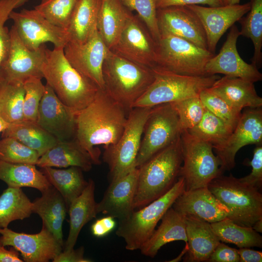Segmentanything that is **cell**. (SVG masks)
Returning <instances> with one entry per match:
<instances>
[{
    "label": "cell",
    "instance_id": "obj_1",
    "mask_svg": "<svg viewBox=\"0 0 262 262\" xmlns=\"http://www.w3.org/2000/svg\"><path fill=\"white\" fill-rule=\"evenodd\" d=\"M124 108L105 89H99L93 100L76 114L75 139L90 154L95 164H100L99 149L117 143L128 116Z\"/></svg>",
    "mask_w": 262,
    "mask_h": 262
},
{
    "label": "cell",
    "instance_id": "obj_2",
    "mask_svg": "<svg viewBox=\"0 0 262 262\" xmlns=\"http://www.w3.org/2000/svg\"><path fill=\"white\" fill-rule=\"evenodd\" d=\"M63 49L47 48L41 70L58 98L77 114L93 100L100 88L70 65Z\"/></svg>",
    "mask_w": 262,
    "mask_h": 262
},
{
    "label": "cell",
    "instance_id": "obj_3",
    "mask_svg": "<svg viewBox=\"0 0 262 262\" xmlns=\"http://www.w3.org/2000/svg\"><path fill=\"white\" fill-rule=\"evenodd\" d=\"M182 164L180 137L138 167L134 210L142 208L169 191L180 177Z\"/></svg>",
    "mask_w": 262,
    "mask_h": 262
},
{
    "label": "cell",
    "instance_id": "obj_4",
    "mask_svg": "<svg viewBox=\"0 0 262 262\" xmlns=\"http://www.w3.org/2000/svg\"><path fill=\"white\" fill-rule=\"evenodd\" d=\"M102 75L104 89L128 115L154 80L151 68L131 61L109 49Z\"/></svg>",
    "mask_w": 262,
    "mask_h": 262
},
{
    "label": "cell",
    "instance_id": "obj_5",
    "mask_svg": "<svg viewBox=\"0 0 262 262\" xmlns=\"http://www.w3.org/2000/svg\"><path fill=\"white\" fill-rule=\"evenodd\" d=\"M154 80L137 100L134 107H152L183 99L198 97L220 77L217 75L187 76L175 73L157 66L151 67Z\"/></svg>",
    "mask_w": 262,
    "mask_h": 262
},
{
    "label": "cell",
    "instance_id": "obj_6",
    "mask_svg": "<svg viewBox=\"0 0 262 262\" xmlns=\"http://www.w3.org/2000/svg\"><path fill=\"white\" fill-rule=\"evenodd\" d=\"M209 190L229 210L228 218L237 225L252 227L262 219V195L255 187L231 174H223L208 185Z\"/></svg>",
    "mask_w": 262,
    "mask_h": 262
},
{
    "label": "cell",
    "instance_id": "obj_7",
    "mask_svg": "<svg viewBox=\"0 0 262 262\" xmlns=\"http://www.w3.org/2000/svg\"><path fill=\"white\" fill-rule=\"evenodd\" d=\"M184 190V180L179 177L165 194L142 208L134 210L127 218L119 221L116 234L124 239L126 249H140L165 213Z\"/></svg>",
    "mask_w": 262,
    "mask_h": 262
},
{
    "label": "cell",
    "instance_id": "obj_8",
    "mask_svg": "<svg viewBox=\"0 0 262 262\" xmlns=\"http://www.w3.org/2000/svg\"><path fill=\"white\" fill-rule=\"evenodd\" d=\"M180 144L183 165L180 177L185 182V190L207 187L215 178L223 174L220 162L213 152L212 144L181 131Z\"/></svg>",
    "mask_w": 262,
    "mask_h": 262
},
{
    "label": "cell",
    "instance_id": "obj_9",
    "mask_svg": "<svg viewBox=\"0 0 262 262\" xmlns=\"http://www.w3.org/2000/svg\"><path fill=\"white\" fill-rule=\"evenodd\" d=\"M152 107L133 108L128 115L118 141L104 148L103 160L108 165L111 181L126 175L136 167L144 126Z\"/></svg>",
    "mask_w": 262,
    "mask_h": 262
},
{
    "label": "cell",
    "instance_id": "obj_10",
    "mask_svg": "<svg viewBox=\"0 0 262 262\" xmlns=\"http://www.w3.org/2000/svg\"><path fill=\"white\" fill-rule=\"evenodd\" d=\"M214 55L184 39L161 34L157 42L155 65L168 71L183 75H206L205 67Z\"/></svg>",
    "mask_w": 262,
    "mask_h": 262
},
{
    "label": "cell",
    "instance_id": "obj_11",
    "mask_svg": "<svg viewBox=\"0 0 262 262\" xmlns=\"http://www.w3.org/2000/svg\"><path fill=\"white\" fill-rule=\"evenodd\" d=\"M181 132L178 114L171 103L153 107L144 126L135 167L175 141Z\"/></svg>",
    "mask_w": 262,
    "mask_h": 262
},
{
    "label": "cell",
    "instance_id": "obj_12",
    "mask_svg": "<svg viewBox=\"0 0 262 262\" xmlns=\"http://www.w3.org/2000/svg\"><path fill=\"white\" fill-rule=\"evenodd\" d=\"M9 19L13 20L19 38L29 49H36L46 42L52 43L55 48H64L69 41L66 30L52 24L34 9L13 10Z\"/></svg>",
    "mask_w": 262,
    "mask_h": 262
},
{
    "label": "cell",
    "instance_id": "obj_13",
    "mask_svg": "<svg viewBox=\"0 0 262 262\" xmlns=\"http://www.w3.org/2000/svg\"><path fill=\"white\" fill-rule=\"evenodd\" d=\"M10 46L5 59L0 66V81L23 82L31 77L43 78L41 70L47 47L42 45L29 49L19 38L13 25L10 29Z\"/></svg>",
    "mask_w": 262,
    "mask_h": 262
},
{
    "label": "cell",
    "instance_id": "obj_14",
    "mask_svg": "<svg viewBox=\"0 0 262 262\" xmlns=\"http://www.w3.org/2000/svg\"><path fill=\"white\" fill-rule=\"evenodd\" d=\"M137 16L130 15L115 44L110 49L139 65H155L157 42Z\"/></svg>",
    "mask_w": 262,
    "mask_h": 262
},
{
    "label": "cell",
    "instance_id": "obj_15",
    "mask_svg": "<svg viewBox=\"0 0 262 262\" xmlns=\"http://www.w3.org/2000/svg\"><path fill=\"white\" fill-rule=\"evenodd\" d=\"M0 244L11 246L21 253L26 262H48L61 252L63 246L44 225L36 234L14 231L0 228Z\"/></svg>",
    "mask_w": 262,
    "mask_h": 262
},
{
    "label": "cell",
    "instance_id": "obj_16",
    "mask_svg": "<svg viewBox=\"0 0 262 262\" xmlns=\"http://www.w3.org/2000/svg\"><path fill=\"white\" fill-rule=\"evenodd\" d=\"M262 144V109L246 108L227 141L213 149L220 162L222 173L235 165V158L238 150L248 145Z\"/></svg>",
    "mask_w": 262,
    "mask_h": 262
},
{
    "label": "cell",
    "instance_id": "obj_17",
    "mask_svg": "<svg viewBox=\"0 0 262 262\" xmlns=\"http://www.w3.org/2000/svg\"><path fill=\"white\" fill-rule=\"evenodd\" d=\"M109 49L98 30L86 42L68 41L63 49L70 65L101 89H104L102 67Z\"/></svg>",
    "mask_w": 262,
    "mask_h": 262
},
{
    "label": "cell",
    "instance_id": "obj_18",
    "mask_svg": "<svg viewBox=\"0 0 262 262\" xmlns=\"http://www.w3.org/2000/svg\"><path fill=\"white\" fill-rule=\"evenodd\" d=\"M241 35L234 24L230 29L227 39L219 53L213 56L207 63L205 71L206 75L223 74L254 83L262 80V74L252 64H248L239 55L237 42Z\"/></svg>",
    "mask_w": 262,
    "mask_h": 262
},
{
    "label": "cell",
    "instance_id": "obj_19",
    "mask_svg": "<svg viewBox=\"0 0 262 262\" xmlns=\"http://www.w3.org/2000/svg\"><path fill=\"white\" fill-rule=\"evenodd\" d=\"M76 114L58 98L46 83L36 123L59 142L75 139Z\"/></svg>",
    "mask_w": 262,
    "mask_h": 262
},
{
    "label": "cell",
    "instance_id": "obj_20",
    "mask_svg": "<svg viewBox=\"0 0 262 262\" xmlns=\"http://www.w3.org/2000/svg\"><path fill=\"white\" fill-rule=\"evenodd\" d=\"M157 17L160 34L175 35L208 49L202 24L197 16L186 6L158 8Z\"/></svg>",
    "mask_w": 262,
    "mask_h": 262
},
{
    "label": "cell",
    "instance_id": "obj_21",
    "mask_svg": "<svg viewBox=\"0 0 262 262\" xmlns=\"http://www.w3.org/2000/svg\"><path fill=\"white\" fill-rule=\"evenodd\" d=\"M198 17L206 33L208 49L214 53L217 44L224 33L248 12L250 2L243 4L206 7L187 5Z\"/></svg>",
    "mask_w": 262,
    "mask_h": 262
},
{
    "label": "cell",
    "instance_id": "obj_22",
    "mask_svg": "<svg viewBox=\"0 0 262 262\" xmlns=\"http://www.w3.org/2000/svg\"><path fill=\"white\" fill-rule=\"evenodd\" d=\"M172 207L185 217L212 223L228 218L229 212L208 187L184 190Z\"/></svg>",
    "mask_w": 262,
    "mask_h": 262
},
{
    "label": "cell",
    "instance_id": "obj_23",
    "mask_svg": "<svg viewBox=\"0 0 262 262\" xmlns=\"http://www.w3.org/2000/svg\"><path fill=\"white\" fill-rule=\"evenodd\" d=\"M135 167L126 175L111 181L101 200L97 203V212L117 218H127L134 211L133 201L138 175Z\"/></svg>",
    "mask_w": 262,
    "mask_h": 262
},
{
    "label": "cell",
    "instance_id": "obj_24",
    "mask_svg": "<svg viewBox=\"0 0 262 262\" xmlns=\"http://www.w3.org/2000/svg\"><path fill=\"white\" fill-rule=\"evenodd\" d=\"M210 89L240 111L262 106V98L258 95L254 83L241 78L224 76L216 80Z\"/></svg>",
    "mask_w": 262,
    "mask_h": 262
},
{
    "label": "cell",
    "instance_id": "obj_25",
    "mask_svg": "<svg viewBox=\"0 0 262 262\" xmlns=\"http://www.w3.org/2000/svg\"><path fill=\"white\" fill-rule=\"evenodd\" d=\"M93 164L90 154L74 139L58 142L39 157L36 166L40 168L76 166L87 172Z\"/></svg>",
    "mask_w": 262,
    "mask_h": 262
},
{
    "label": "cell",
    "instance_id": "obj_26",
    "mask_svg": "<svg viewBox=\"0 0 262 262\" xmlns=\"http://www.w3.org/2000/svg\"><path fill=\"white\" fill-rule=\"evenodd\" d=\"M161 220L158 229L140 248L141 253L146 256L154 258L163 246L171 242L180 240L187 244L184 216L171 206Z\"/></svg>",
    "mask_w": 262,
    "mask_h": 262
},
{
    "label": "cell",
    "instance_id": "obj_27",
    "mask_svg": "<svg viewBox=\"0 0 262 262\" xmlns=\"http://www.w3.org/2000/svg\"><path fill=\"white\" fill-rule=\"evenodd\" d=\"M185 220L188 250L184 262H207L220 241L210 223L189 217Z\"/></svg>",
    "mask_w": 262,
    "mask_h": 262
},
{
    "label": "cell",
    "instance_id": "obj_28",
    "mask_svg": "<svg viewBox=\"0 0 262 262\" xmlns=\"http://www.w3.org/2000/svg\"><path fill=\"white\" fill-rule=\"evenodd\" d=\"M41 193V196L33 202V213L39 215L43 225L64 247L62 226L67 211L65 200L59 192L51 185Z\"/></svg>",
    "mask_w": 262,
    "mask_h": 262
},
{
    "label": "cell",
    "instance_id": "obj_29",
    "mask_svg": "<svg viewBox=\"0 0 262 262\" xmlns=\"http://www.w3.org/2000/svg\"><path fill=\"white\" fill-rule=\"evenodd\" d=\"M95 184L90 179L82 194L75 199L68 209L69 214V230L64 246V250L74 248L82 227L96 218L98 214L97 203L95 199Z\"/></svg>",
    "mask_w": 262,
    "mask_h": 262
},
{
    "label": "cell",
    "instance_id": "obj_30",
    "mask_svg": "<svg viewBox=\"0 0 262 262\" xmlns=\"http://www.w3.org/2000/svg\"><path fill=\"white\" fill-rule=\"evenodd\" d=\"M131 14L120 0H99L97 30L109 49L115 44Z\"/></svg>",
    "mask_w": 262,
    "mask_h": 262
},
{
    "label": "cell",
    "instance_id": "obj_31",
    "mask_svg": "<svg viewBox=\"0 0 262 262\" xmlns=\"http://www.w3.org/2000/svg\"><path fill=\"white\" fill-rule=\"evenodd\" d=\"M13 137L36 151L40 157L59 141L36 122L22 119L9 123L1 138Z\"/></svg>",
    "mask_w": 262,
    "mask_h": 262
},
{
    "label": "cell",
    "instance_id": "obj_32",
    "mask_svg": "<svg viewBox=\"0 0 262 262\" xmlns=\"http://www.w3.org/2000/svg\"><path fill=\"white\" fill-rule=\"evenodd\" d=\"M99 0H78L66 31L69 41L83 43L97 31Z\"/></svg>",
    "mask_w": 262,
    "mask_h": 262
},
{
    "label": "cell",
    "instance_id": "obj_33",
    "mask_svg": "<svg viewBox=\"0 0 262 262\" xmlns=\"http://www.w3.org/2000/svg\"><path fill=\"white\" fill-rule=\"evenodd\" d=\"M40 170L49 183L61 194L67 211L72 201L82 194L88 184L82 169L78 167L63 169L45 167L41 168Z\"/></svg>",
    "mask_w": 262,
    "mask_h": 262
},
{
    "label": "cell",
    "instance_id": "obj_34",
    "mask_svg": "<svg viewBox=\"0 0 262 262\" xmlns=\"http://www.w3.org/2000/svg\"><path fill=\"white\" fill-rule=\"evenodd\" d=\"M0 180L8 187H24L36 189L41 192L51 185L46 176L36 165L11 163L0 160Z\"/></svg>",
    "mask_w": 262,
    "mask_h": 262
},
{
    "label": "cell",
    "instance_id": "obj_35",
    "mask_svg": "<svg viewBox=\"0 0 262 262\" xmlns=\"http://www.w3.org/2000/svg\"><path fill=\"white\" fill-rule=\"evenodd\" d=\"M33 213V202L21 188L8 187L0 196V228H7L16 220L28 218Z\"/></svg>",
    "mask_w": 262,
    "mask_h": 262
},
{
    "label": "cell",
    "instance_id": "obj_36",
    "mask_svg": "<svg viewBox=\"0 0 262 262\" xmlns=\"http://www.w3.org/2000/svg\"><path fill=\"white\" fill-rule=\"evenodd\" d=\"M210 224L220 241L239 248L262 247V237L252 227L237 225L228 218Z\"/></svg>",
    "mask_w": 262,
    "mask_h": 262
},
{
    "label": "cell",
    "instance_id": "obj_37",
    "mask_svg": "<svg viewBox=\"0 0 262 262\" xmlns=\"http://www.w3.org/2000/svg\"><path fill=\"white\" fill-rule=\"evenodd\" d=\"M23 83L0 81V116L7 123L23 119Z\"/></svg>",
    "mask_w": 262,
    "mask_h": 262
},
{
    "label": "cell",
    "instance_id": "obj_38",
    "mask_svg": "<svg viewBox=\"0 0 262 262\" xmlns=\"http://www.w3.org/2000/svg\"><path fill=\"white\" fill-rule=\"evenodd\" d=\"M250 9L246 16L238 22L241 25L240 35L250 38L254 52L251 64L258 68L262 64V0H250Z\"/></svg>",
    "mask_w": 262,
    "mask_h": 262
},
{
    "label": "cell",
    "instance_id": "obj_39",
    "mask_svg": "<svg viewBox=\"0 0 262 262\" xmlns=\"http://www.w3.org/2000/svg\"><path fill=\"white\" fill-rule=\"evenodd\" d=\"M187 131L192 135L212 144L213 149L223 145L233 131L223 120L206 109L199 122Z\"/></svg>",
    "mask_w": 262,
    "mask_h": 262
},
{
    "label": "cell",
    "instance_id": "obj_40",
    "mask_svg": "<svg viewBox=\"0 0 262 262\" xmlns=\"http://www.w3.org/2000/svg\"><path fill=\"white\" fill-rule=\"evenodd\" d=\"M78 0H41L34 9L52 24L66 30Z\"/></svg>",
    "mask_w": 262,
    "mask_h": 262
},
{
    "label": "cell",
    "instance_id": "obj_41",
    "mask_svg": "<svg viewBox=\"0 0 262 262\" xmlns=\"http://www.w3.org/2000/svg\"><path fill=\"white\" fill-rule=\"evenodd\" d=\"M199 97L205 108L223 120L233 131L241 117L242 111L229 104L209 88L202 90Z\"/></svg>",
    "mask_w": 262,
    "mask_h": 262
},
{
    "label": "cell",
    "instance_id": "obj_42",
    "mask_svg": "<svg viewBox=\"0 0 262 262\" xmlns=\"http://www.w3.org/2000/svg\"><path fill=\"white\" fill-rule=\"evenodd\" d=\"M40 156L33 149L13 137L0 140V160L11 163L36 165Z\"/></svg>",
    "mask_w": 262,
    "mask_h": 262
},
{
    "label": "cell",
    "instance_id": "obj_43",
    "mask_svg": "<svg viewBox=\"0 0 262 262\" xmlns=\"http://www.w3.org/2000/svg\"><path fill=\"white\" fill-rule=\"evenodd\" d=\"M171 103L178 114L181 131L189 130L195 127L201 120L206 109L199 96Z\"/></svg>",
    "mask_w": 262,
    "mask_h": 262
},
{
    "label": "cell",
    "instance_id": "obj_44",
    "mask_svg": "<svg viewBox=\"0 0 262 262\" xmlns=\"http://www.w3.org/2000/svg\"><path fill=\"white\" fill-rule=\"evenodd\" d=\"M130 10L135 11L155 41L160 37L157 17L156 0H120Z\"/></svg>",
    "mask_w": 262,
    "mask_h": 262
},
{
    "label": "cell",
    "instance_id": "obj_45",
    "mask_svg": "<svg viewBox=\"0 0 262 262\" xmlns=\"http://www.w3.org/2000/svg\"><path fill=\"white\" fill-rule=\"evenodd\" d=\"M41 80L39 78L31 77L23 82L24 119L36 122L39 104L45 90V85Z\"/></svg>",
    "mask_w": 262,
    "mask_h": 262
},
{
    "label": "cell",
    "instance_id": "obj_46",
    "mask_svg": "<svg viewBox=\"0 0 262 262\" xmlns=\"http://www.w3.org/2000/svg\"><path fill=\"white\" fill-rule=\"evenodd\" d=\"M29 0H0V66L8 55L10 46V30L5 26L11 12Z\"/></svg>",
    "mask_w": 262,
    "mask_h": 262
},
{
    "label": "cell",
    "instance_id": "obj_47",
    "mask_svg": "<svg viewBox=\"0 0 262 262\" xmlns=\"http://www.w3.org/2000/svg\"><path fill=\"white\" fill-rule=\"evenodd\" d=\"M245 164L251 166V172L248 175L239 180L260 191L262 187V144L256 145L252 160L245 162Z\"/></svg>",
    "mask_w": 262,
    "mask_h": 262
},
{
    "label": "cell",
    "instance_id": "obj_48",
    "mask_svg": "<svg viewBox=\"0 0 262 262\" xmlns=\"http://www.w3.org/2000/svg\"><path fill=\"white\" fill-rule=\"evenodd\" d=\"M240 256L237 249L220 243L210 255L208 262H239Z\"/></svg>",
    "mask_w": 262,
    "mask_h": 262
},
{
    "label": "cell",
    "instance_id": "obj_49",
    "mask_svg": "<svg viewBox=\"0 0 262 262\" xmlns=\"http://www.w3.org/2000/svg\"><path fill=\"white\" fill-rule=\"evenodd\" d=\"M207 5L210 7L222 6L221 0H156L157 9L173 6Z\"/></svg>",
    "mask_w": 262,
    "mask_h": 262
},
{
    "label": "cell",
    "instance_id": "obj_50",
    "mask_svg": "<svg viewBox=\"0 0 262 262\" xmlns=\"http://www.w3.org/2000/svg\"><path fill=\"white\" fill-rule=\"evenodd\" d=\"M116 222L112 216L107 215L95 221L91 227L92 234L98 238L103 237L112 231Z\"/></svg>",
    "mask_w": 262,
    "mask_h": 262
},
{
    "label": "cell",
    "instance_id": "obj_51",
    "mask_svg": "<svg viewBox=\"0 0 262 262\" xmlns=\"http://www.w3.org/2000/svg\"><path fill=\"white\" fill-rule=\"evenodd\" d=\"M84 247L81 246L77 249L74 248L68 251L64 250L58 254L52 260L53 262H90L89 259L84 258Z\"/></svg>",
    "mask_w": 262,
    "mask_h": 262
},
{
    "label": "cell",
    "instance_id": "obj_52",
    "mask_svg": "<svg viewBox=\"0 0 262 262\" xmlns=\"http://www.w3.org/2000/svg\"><path fill=\"white\" fill-rule=\"evenodd\" d=\"M241 262H261L262 252L250 249L249 247H243L237 249Z\"/></svg>",
    "mask_w": 262,
    "mask_h": 262
},
{
    "label": "cell",
    "instance_id": "obj_53",
    "mask_svg": "<svg viewBox=\"0 0 262 262\" xmlns=\"http://www.w3.org/2000/svg\"><path fill=\"white\" fill-rule=\"evenodd\" d=\"M19 253L14 248L7 250L5 246H0V262H22Z\"/></svg>",
    "mask_w": 262,
    "mask_h": 262
},
{
    "label": "cell",
    "instance_id": "obj_54",
    "mask_svg": "<svg viewBox=\"0 0 262 262\" xmlns=\"http://www.w3.org/2000/svg\"><path fill=\"white\" fill-rule=\"evenodd\" d=\"M185 246L183 248V249L182 250V251L181 252V253H180V254L176 258L172 260L171 261H169V262H179L180 261L182 257L185 255L186 254V253L188 251V244H185Z\"/></svg>",
    "mask_w": 262,
    "mask_h": 262
},
{
    "label": "cell",
    "instance_id": "obj_55",
    "mask_svg": "<svg viewBox=\"0 0 262 262\" xmlns=\"http://www.w3.org/2000/svg\"><path fill=\"white\" fill-rule=\"evenodd\" d=\"M258 233L262 232V219L256 222L252 227Z\"/></svg>",
    "mask_w": 262,
    "mask_h": 262
},
{
    "label": "cell",
    "instance_id": "obj_56",
    "mask_svg": "<svg viewBox=\"0 0 262 262\" xmlns=\"http://www.w3.org/2000/svg\"><path fill=\"white\" fill-rule=\"evenodd\" d=\"M223 5L239 4L240 0H221Z\"/></svg>",
    "mask_w": 262,
    "mask_h": 262
},
{
    "label": "cell",
    "instance_id": "obj_57",
    "mask_svg": "<svg viewBox=\"0 0 262 262\" xmlns=\"http://www.w3.org/2000/svg\"><path fill=\"white\" fill-rule=\"evenodd\" d=\"M8 124L0 116V133H1L6 128Z\"/></svg>",
    "mask_w": 262,
    "mask_h": 262
},
{
    "label": "cell",
    "instance_id": "obj_58",
    "mask_svg": "<svg viewBox=\"0 0 262 262\" xmlns=\"http://www.w3.org/2000/svg\"><path fill=\"white\" fill-rule=\"evenodd\" d=\"M1 246V245L0 244V246Z\"/></svg>",
    "mask_w": 262,
    "mask_h": 262
}]
</instances>
